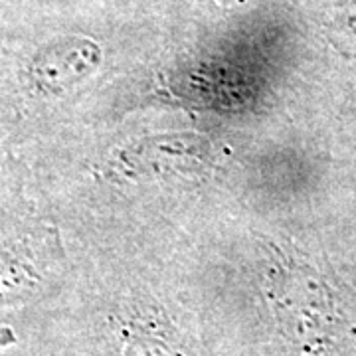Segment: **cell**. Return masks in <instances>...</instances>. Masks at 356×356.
<instances>
[{
    "mask_svg": "<svg viewBox=\"0 0 356 356\" xmlns=\"http://www.w3.org/2000/svg\"><path fill=\"white\" fill-rule=\"evenodd\" d=\"M99 65V48L91 40L72 36L40 48L26 67L30 88L40 95H62Z\"/></svg>",
    "mask_w": 356,
    "mask_h": 356,
    "instance_id": "obj_1",
    "label": "cell"
},
{
    "mask_svg": "<svg viewBox=\"0 0 356 356\" xmlns=\"http://www.w3.org/2000/svg\"><path fill=\"white\" fill-rule=\"evenodd\" d=\"M34 266L22 254H16L13 245H0V301L16 295L34 280Z\"/></svg>",
    "mask_w": 356,
    "mask_h": 356,
    "instance_id": "obj_2",
    "label": "cell"
}]
</instances>
